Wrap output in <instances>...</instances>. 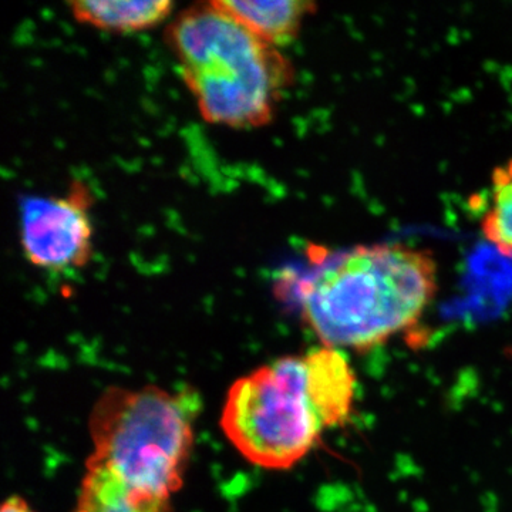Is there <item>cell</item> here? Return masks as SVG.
<instances>
[{
    "mask_svg": "<svg viewBox=\"0 0 512 512\" xmlns=\"http://www.w3.org/2000/svg\"><path fill=\"white\" fill-rule=\"evenodd\" d=\"M165 39L211 124L238 130L266 126L295 79L278 47L262 42L214 2L180 13Z\"/></svg>",
    "mask_w": 512,
    "mask_h": 512,
    "instance_id": "3957f363",
    "label": "cell"
},
{
    "mask_svg": "<svg viewBox=\"0 0 512 512\" xmlns=\"http://www.w3.org/2000/svg\"><path fill=\"white\" fill-rule=\"evenodd\" d=\"M214 3L262 42L274 47L293 42L306 18L316 12L315 3L306 0H214Z\"/></svg>",
    "mask_w": 512,
    "mask_h": 512,
    "instance_id": "8992f818",
    "label": "cell"
},
{
    "mask_svg": "<svg viewBox=\"0 0 512 512\" xmlns=\"http://www.w3.org/2000/svg\"><path fill=\"white\" fill-rule=\"evenodd\" d=\"M437 291L433 252L383 242L322 259L298 282L296 295L320 346L363 352L416 328Z\"/></svg>",
    "mask_w": 512,
    "mask_h": 512,
    "instance_id": "6da1fadb",
    "label": "cell"
},
{
    "mask_svg": "<svg viewBox=\"0 0 512 512\" xmlns=\"http://www.w3.org/2000/svg\"><path fill=\"white\" fill-rule=\"evenodd\" d=\"M481 232L501 254L512 256V158L491 174L490 202L481 218Z\"/></svg>",
    "mask_w": 512,
    "mask_h": 512,
    "instance_id": "9c48e42d",
    "label": "cell"
},
{
    "mask_svg": "<svg viewBox=\"0 0 512 512\" xmlns=\"http://www.w3.org/2000/svg\"><path fill=\"white\" fill-rule=\"evenodd\" d=\"M73 512H171V498L138 490L109 468L87 463Z\"/></svg>",
    "mask_w": 512,
    "mask_h": 512,
    "instance_id": "52a82bcc",
    "label": "cell"
},
{
    "mask_svg": "<svg viewBox=\"0 0 512 512\" xmlns=\"http://www.w3.org/2000/svg\"><path fill=\"white\" fill-rule=\"evenodd\" d=\"M356 394L357 377L345 352L319 346L239 377L222 407L221 429L249 463L289 470L326 431L350 420Z\"/></svg>",
    "mask_w": 512,
    "mask_h": 512,
    "instance_id": "7a4b0ae2",
    "label": "cell"
},
{
    "mask_svg": "<svg viewBox=\"0 0 512 512\" xmlns=\"http://www.w3.org/2000/svg\"><path fill=\"white\" fill-rule=\"evenodd\" d=\"M69 8L77 22L106 32L130 33L154 28L173 12L167 0H79Z\"/></svg>",
    "mask_w": 512,
    "mask_h": 512,
    "instance_id": "ba28073f",
    "label": "cell"
},
{
    "mask_svg": "<svg viewBox=\"0 0 512 512\" xmlns=\"http://www.w3.org/2000/svg\"><path fill=\"white\" fill-rule=\"evenodd\" d=\"M2 512H35L19 495H12L3 503Z\"/></svg>",
    "mask_w": 512,
    "mask_h": 512,
    "instance_id": "30bf717a",
    "label": "cell"
},
{
    "mask_svg": "<svg viewBox=\"0 0 512 512\" xmlns=\"http://www.w3.org/2000/svg\"><path fill=\"white\" fill-rule=\"evenodd\" d=\"M92 194L76 181L64 197L20 198V244L30 264L47 271L87 265L93 254Z\"/></svg>",
    "mask_w": 512,
    "mask_h": 512,
    "instance_id": "5b68a950",
    "label": "cell"
},
{
    "mask_svg": "<svg viewBox=\"0 0 512 512\" xmlns=\"http://www.w3.org/2000/svg\"><path fill=\"white\" fill-rule=\"evenodd\" d=\"M200 410V396L191 387H109L90 414L93 451L87 463L173 500L184 484Z\"/></svg>",
    "mask_w": 512,
    "mask_h": 512,
    "instance_id": "277c9868",
    "label": "cell"
}]
</instances>
